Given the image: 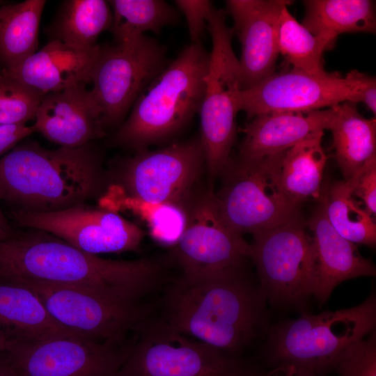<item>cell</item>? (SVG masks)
I'll return each instance as SVG.
<instances>
[{
  "instance_id": "6da1fadb",
  "label": "cell",
  "mask_w": 376,
  "mask_h": 376,
  "mask_svg": "<svg viewBox=\"0 0 376 376\" xmlns=\"http://www.w3.org/2000/svg\"><path fill=\"white\" fill-rule=\"evenodd\" d=\"M0 280L70 287L128 302H141L162 280L152 260L106 259L49 233L29 229L0 240Z\"/></svg>"
},
{
  "instance_id": "7a4b0ae2",
  "label": "cell",
  "mask_w": 376,
  "mask_h": 376,
  "mask_svg": "<svg viewBox=\"0 0 376 376\" xmlns=\"http://www.w3.org/2000/svg\"><path fill=\"white\" fill-rule=\"evenodd\" d=\"M267 298L242 267L204 276H182L167 288L162 319L175 331L240 356L267 334Z\"/></svg>"
},
{
  "instance_id": "3957f363",
  "label": "cell",
  "mask_w": 376,
  "mask_h": 376,
  "mask_svg": "<svg viewBox=\"0 0 376 376\" xmlns=\"http://www.w3.org/2000/svg\"><path fill=\"white\" fill-rule=\"evenodd\" d=\"M107 182L102 155L92 142L52 150L27 141L0 157V201L17 210H63L97 198Z\"/></svg>"
},
{
  "instance_id": "277c9868",
  "label": "cell",
  "mask_w": 376,
  "mask_h": 376,
  "mask_svg": "<svg viewBox=\"0 0 376 376\" xmlns=\"http://www.w3.org/2000/svg\"><path fill=\"white\" fill-rule=\"evenodd\" d=\"M209 60L201 44L185 47L141 92L112 143L136 150L182 130L199 113Z\"/></svg>"
},
{
  "instance_id": "5b68a950",
  "label": "cell",
  "mask_w": 376,
  "mask_h": 376,
  "mask_svg": "<svg viewBox=\"0 0 376 376\" xmlns=\"http://www.w3.org/2000/svg\"><path fill=\"white\" fill-rule=\"evenodd\" d=\"M376 296L360 304L313 315L303 312L269 328L265 357L274 371L293 368L318 376L336 370L346 351L375 331Z\"/></svg>"
},
{
  "instance_id": "8992f818",
  "label": "cell",
  "mask_w": 376,
  "mask_h": 376,
  "mask_svg": "<svg viewBox=\"0 0 376 376\" xmlns=\"http://www.w3.org/2000/svg\"><path fill=\"white\" fill-rule=\"evenodd\" d=\"M116 376H266L257 366L181 334L162 319L141 322Z\"/></svg>"
},
{
  "instance_id": "52a82bcc",
  "label": "cell",
  "mask_w": 376,
  "mask_h": 376,
  "mask_svg": "<svg viewBox=\"0 0 376 376\" xmlns=\"http://www.w3.org/2000/svg\"><path fill=\"white\" fill-rule=\"evenodd\" d=\"M207 30L212 47L198 114L205 166L212 180L223 172L230 161L236 138V116L240 111L242 89L239 59L232 47L233 31L226 24L224 10L212 8Z\"/></svg>"
},
{
  "instance_id": "ba28073f",
  "label": "cell",
  "mask_w": 376,
  "mask_h": 376,
  "mask_svg": "<svg viewBox=\"0 0 376 376\" xmlns=\"http://www.w3.org/2000/svg\"><path fill=\"white\" fill-rule=\"evenodd\" d=\"M376 81L357 70L313 75L292 68L274 73L242 91L240 110L248 120L272 112H309L350 102L365 103L376 113Z\"/></svg>"
},
{
  "instance_id": "9c48e42d",
  "label": "cell",
  "mask_w": 376,
  "mask_h": 376,
  "mask_svg": "<svg viewBox=\"0 0 376 376\" xmlns=\"http://www.w3.org/2000/svg\"><path fill=\"white\" fill-rule=\"evenodd\" d=\"M284 152L234 163L230 159L224 169V182L215 200L224 221L237 233L253 235L299 216V207L288 198L280 181Z\"/></svg>"
},
{
  "instance_id": "30bf717a",
  "label": "cell",
  "mask_w": 376,
  "mask_h": 376,
  "mask_svg": "<svg viewBox=\"0 0 376 376\" xmlns=\"http://www.w3.org/2000/svg\"><path fill=\"white\" fill-rule=\"evenodd\" d=\"M205 168L199 136L157 150H136L113 165L111 178L127 199L185 206Z\"/></svg>"
},
{
  "instance_id": "8fae6325",
  "label": "cell",
  "mask_w": 376,
  "mask_h": 376,
  "mask_svg": "<svg viewBox=\"0 0 376 376\" xmlns=\"http://www.w3.org/2000/svg\"><path fill=\"white\" fill-rule=\"evenodd\" d=\"M250 258L267 300L274 306L302 309L313 295L316 258L313 237L299 216L253 234Z\"/></svg>"
},
{
  "instance_id": "7c38bea8",
  "label": "cell",
  "mask_w": 376,
  "mask_h": 376,
  "mask_svg": "<svg viewBox=\"0 0 376 376\" xmlns=\"http://www.w3.org/2000/svg\"><path fill=\"white\" fill-rule=\"evenodd\" d=\"M166 49L146 35L101 47L91 82L104 128L118 125L141 92L167 65Z\"/></svg>"
},
{
  "instance_id": "4fadbf2b",
  "label": "cell",
  "mask_w": 376,
  "mask_h": 376,
  "mask_svg": "<svg viewBox=\"0 0 376 376\" xmlns=\"http://www.w3.org/2000/svg\"><path fill=\"white\" fill-rule=\"evenodd\" d=\"M186 223L172 253L186 276H204L243 266L251 244L222 218L210 188L185 205Z\"/></svg>"
},
{
  "instance_id": "5bb4252c",
  "label": "cell",
  "mask_w": 376,
  "mask_h": 376,
  "mask_svg": "<svg viewBox=\"0 0 376 376\" xmlns=\"http://www.w3.org/2000/svg\"><path fill=\"white\" fill-rule=\"evenodd\" d=\"M20 285L38 297L58 324L97 340L127 342L128 334L151 312L149 304L113 299L77 288L36 283Z\"/></svg>"
},
{
  "instance_id": "9a60e30c",
  "label": "cell",
  "mask_w": 376,
  "mask_h": 376,
  "mask_svg": "<svg viewBox=\"0 0 376 376\" xmlns=\"http://www.w3.org/2000/svg\"><path fill=\"white\" fill-rule=\"evenodd\" d=\"M132 341L118 343L80 336L10 340L5 353L18 376H116Z\"/></svg>"
},
{
  "instance_id": "2e32d148",
  "label": "cell",
  "mask_w": 376,
  "mask_h": 376,
  "mask_svg": "<svg viewBox=\"0 0 376 376\" xmlns=\"http://www.w3.org/2000/svg\"><path fill=\"white\" fill-rule=\"evenodd\" d=\"M10 217L19 226L42 230L93 255L138 251L143 231L109 209L81 203L52 212L14 210Z\"/></svg>"
},
{
  "instance_id": "e0dca14e",
  "label": "cell",
  "mask_w": 376,
  "mask_h": 376,
  "mask_svg": "<svg viewBox=\"0 0 376 376\" xmlns=\"http://www.w3.org/2000/svg\"><path fill=\"white\" fill-rule=\"evenodd\" d=\"M285 0H228V13L242 45L240 86L247 90L274 73L279 52L278 27Z\"/></svg>"
},
{
  "instance_id": "ac0fdd59",
  "label": "cell",
  "mask_w": 376,
  "mask_h": 376,
  "mask_svg": "<svg viewBox=\"0 0 376 376\" xmlns=\"http://www.w3.org/2000/svg\"><path fill=\"white\" fill-rule=\"evenodd\" d=\"M34 119L35 131L60 146H81L106 134L100 109L85 84L46 94Z\"/></svg>"
},
{
  "instance_id": "d6986e66",
  "label": "cell",
  "mask_w": 376,
  "mask_h": 376,
  "mask_svg": "<svg viewBox=\"0 0 376 376\" xmlns=\"http://www.w3.org/2000/svg\"><path fill=\"white\" fill-rule=\"evenodd\" d=\"M328 186L322 185L318 205L308 220L316 258L313 296L322 304L343 281L376 274L374 265L362 257L356 244L340 235L329 221L326 212Z\"/></svg>"
},
{
  "instance_id": "ffe728a7",
  "label": "cell",
  "mask_w": 376,
  "mask_h": 376,
  "mask_svg": "<svg viewBox=\"0 0 376 376\" xmlns=\"http://www.w3.org/2000/svg\"><path fill=\"white\" fill-rule=\"evenodd\" d=\"M101 47L88 51L50 40L19 65L5 72L26 87L46 95L91 82Z\"/></svg>"
},
{
  "instance_id": "44dd1931",
  "label": "cell",
  "mask_w": 376,
  "mask_h": 376,
  "mask_svg": "<svg viewBox=\"0 0 376 376\" xmlns=\"http://www.w3.org/2000/svg\"><path fill=\"white\" fill-rule=\"evenodd\" d=\"M331 107L309 112H272L256 116L244 129L239 158L256 159L283 152L329 130Z\"/></svg>"
},
{
  "instance_id": "7402d4cb",
  "label": "cell",
  "mask_w": 376,
  "mask_h": 376,
  "mask_svg": "<svg viewBox=\"0 0 376 376\" xmlns=\"http://www.w3.org/2000/svg\"><path fill=\"white\" fill-rule=\"evenodd\" d=\"M0 331L10 340L80 336L58 324L29 288L0 280Z\"/></svg>"
},
{
  "instance_id": "603a6c76",
  "label": "cell",
  "mask_w": 376,
  "mask_h": 376,
  "mask_svg": "<svg viewBox=\"0 0 376 376\" xmlns=\"http://www.w3.org/2000/svg\"><path fill=\"white\" fill-rule=\"evenodd\" d=\"M331 107L333 116L329 130L332 132L337 162L347 180L376 157V120L363 117L353 102Z\"/></svg>"
},
{
  "instance_id": "cb8c5ba5",
  "label": "cell",
  "mask_w": 376,
  "mask_h": 376,
  "mask_svg": "<svg viewBox=\"0 0 376 376\" xmlns=\"http://www.w3.org/2000/svg\"><path fill=\"white\" fill-rule=\"evenodd\" d=\"M323 135L322 132L297 143L282 157L281 184L288 198L299 207L304 201L320 197L328 159L322 146Z\"/></svg>"
},
{
  "instance_id": "d4e9b609",
  "label": "cell",
  "mask_w": 376,
  "mask_h": 376,
  "mask_svg": "<svg viewBox=\"0 0 376 376\" xmlns=\"http://www.w3.org/2000/svg\"><path fill=\"white\" fill-rule=\"evenodd\" d=\"M45 0H25L0 6V68H15L38 47Z\"/></svg>"
},
{
  "instance_id": "484cf974",
  "label": "cell",
  "mask_w": 376,
  "mask_h": 376,
  "mask_svg": "<svg viewBox=\"0 0 376 376\" xmlns=\"http://www.w3.org/2000/svg\"><path fill=\"white\" fill-rule=\"evenodd\" d=\"M112 12L104 0L65 1L49 26L51 40H57L74 49L88 51L99 45L100 34L109 30Z\"/></svg>"
},
{
  "instance_id": "4316f807",
  "label": "cell",
  "mask_w": 376,
  "mask_h": 376,
  "mask_svg": "<svg viewBox=\"0 0 376 376\" xmlns=\"http://www.w3.org/2000/svg\"><path fill=\"white\" fill-rule=\"evenodd\" d=\"M301 24L315 36L336 39L343 33H374L376 19L370 0H306Z\"/></svg>"
},
{
  "instance_id": "83f0119b",
  "label": "cell",
  "mask_w": 376,
  "mask_h": 376,
  "mask_svg": "<svg viewBox=\"0 0 376 376\" xmlns=\"http://www.w3.org/2000/svg\"><path fill=\"white\" fill-rule=\"evenodd\" d=\"M112 12L109 31L116 43L128 41L151 31L159 33L166 25L176 23L178 10L162 0H111Z\"/></svg>"
},
{
  "instance_id": "f1b7e54d",
  "label": "cell",
  "mask_w": 376,
  "mask_h": 376,
  "mask_svg": "<svg viewBox=\"0 0 376 376\" xmlns=\"http://www.w3.org/2000/svg\"><path fill=\"white\" fill-rule=\"evenodd\" d=\"M336 40L315 36L292 17L285 6L281 10L278 27V48L294 69L313 75L324 74L323 54Z\"/></svg>"
},
{
  "instance_id": "f546056e",
  "label": "cell",
  "mask_w": 376,
  "mask_h": 376,
  "mask_svg": "<svg viewBox=\"0 0 376 376\" xmlns=\"http://www.w3.org/2000/svg\"><path fill=\"white\" fill-rule=\"evenodd\" d=\"M326 212L333 228L345 239L354 244L375 245L376 224L373 216L354 198L347 181L328 186Z\"/></svg>"
},
{
  "instance_id": "4dcf8cb0",
  "label": "cell",
  "mask_w": 376,
  "mask_h": 376,
  "mask_svg": "<svg viewBox=\"0 0 376 376\" xmlns=\"http://www.w3.org/2000/svg\"><path fill=\"white\" fill-rule=\"evenodd\" d=\"M125 201V205L147 222L150 233L156 242L172 248L177 244L186 223L185 206L171 203L150 204L131 199Z\"/></svg>"
},
{
  "instance_id": "1f68e13d",
  "label": "cell",
  "mask_w": 376,
  "mask_h": 376,
  "mask_svg": "<svg viewBox=\"0 0 376 376\" xmlns=\"http://www.w3.org/2000/svg\"><path fill=\"white\" fill-rule=\"evenodd\" d=\"M45 95L0 70V125L26 124L34 118Z\"/></svg>"
},
{
  "instance_id": "d6a6232c",
  "label": "cell",
  "mask_w": 376,
  "mask_h": 376,
  "mask_svg": "<svg viewBox=\"0 0 376 376\" xmlns=\"http://www.w3.org/2000/svg\"><path fill=\"white\" fill-rule=\"evenodd\" d=\"M336 370L338 376H376L375 331L349 348Z\"/></svg>"
},
{
  "instance_id": "836d02e7",
  "label": "cell",
  "mask_w": 376,
  "mask_h": 376,
  "mask_svg": "<svg viewBox=\"0 0 376 376\" xmlns=\"http://www.w3.org/2000/svg\"><path fill=\"white\" fill-rule=\"evenodd\" d=\"M350 185L354 198L361 201L366 210L373 216L376 212V157L365 164L350 179Z\"/></svg>"
},
{
  "instance_id": "e575fe53",
  "label": "cell",
  "mask_w": 376,
  "mask_h": 376,
  "mask_svg": "<svg viewBox=\"0 0 376 376\" xmlns=\"http://www.w3.org/2000/svg\"><path fill=\"white\" fill-rule=\"evenodd\" d=\"M175 3L186 19L191 44H201L212 3L207 0H177Z\"/></svg>"
},
{
  "instance_id": "d590c367",
  "label": "cell",
  "mask_w": 376,
  "mask_h": 376,
  "mask_svg": "<svg viewBox=\"0 0 376 376\" xmlns=\"http://www.w3.org/2000/svg\"><path fill=\"white\" fill-rule=\"evenodd\" d=\"M35 132L26 124L0 125V157Z\"/></svg>"
},
{
  "instance_id": "8d00e7d4",
  "label": "cell",
  "mask_w": 376,
  "mask_h": 376,
  "mask_svg": "<svg viewBox=\"0 0 376 376\" xmlns=\"http://www.w3.org/2000/svg\"><path fill=\"white\" fill-rule=\"evenodd\" d=\"M0 376H18L10 363L5 351L0 352Z\"/></svg>"
},
{
  "instance_id": "74e56055",
  "label": "cell",
  "mask_w": 376,
  "mask_h": 376,
  "mask_svg": "<svg viewBox=\"0 0 376 376\" xmlns=\"http://www.w3.org/2000/svg\"><path fill=\"white\" fill-rule=\"evenodd\" d=\"M15 233L0 208V240L10 237Z\"/></svg>"
},
{
  "instance_id": "f35d334b",
  "label": "cell",
  "mask_w": 376,
  "mask_h": 376,
  "mask_svg": "<svg viewBox=\"0 0 376 376\" xmlns=\"http://www.w3.org/2000/svg\"><path fill=\"white\" fill-rule=\"evenodd\" d=\"M282 376H318L313 373L290 368L283 372ZM267 376H269L267 375Z\"/></svg>"
},
{
  "instance_id": "ab89813d",
  "label": "cell",
  "mask_w": 376,
  "mask_h": 376,
  "mask_svg": "<svg viewBox=\"0 0 376 376\" xmlns=\"http://www.w3.org/2000/svg\"><path fill=\"white\" fill-rule=\"evenodd\" d=\"M9 343L10 340L0 331V352L6 351Z\"/></svg>"
},
{
  "instance_id": "60d3db41",
  "label": "cell",
  "mask_w": 376,
  "mask_h": 376,
  "mask_svg": "<svg viewBox=\"0 0 376 376\" xmlns=\"http://www.w3.org/2000/svg\"><path fill=\"white\" fill-rule=\"evenodd\" d=\"M1 4H2V1H0V5H1Z\"/></svg>"
},
{
  "instance_id": "b9f144b4",
  "label": "cell",
  "mask_w": 376,
  "mask_h": 376,
  "mask_svg": "<svg viewBox=\"0 0 376 376\" xmlns=\"http://www.w3.org/2000/svg\"><path fill=\"white\" fill-rule=\"evenodd\" d=\"M1 70V68H0V70Z\"/></svg>"
}]
</instances>
